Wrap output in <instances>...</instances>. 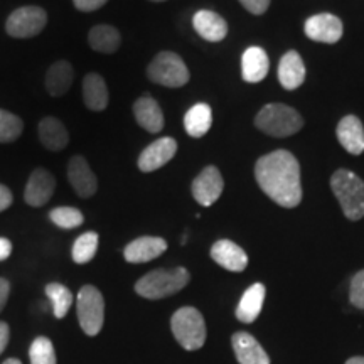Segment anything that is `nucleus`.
I'll return each instance as SVG.
<instances>
[{"instance_id": "nucleus-1", "label": "nucleus", "mask_w": 364, "mask_h": 364, "mask_svg": "<svg viewBox=\"0 0 364 364\" xmlns=\"http://www.w3.org/2000/svg\"><path fill=\"white\" fill-rule=\"evenodd\" d=\"M258 186L282 208H297L302 201L300 166L297 157L287 150H275L258 159L255 166Z\"/></svg>"}, {"instance_id": "nucleus-2", "label": "nucleus", "mask_w": 364, "mask_h": 364, "mask_svg": "<svg viewBox=\"0 0 364 364\" xmlns=\"http://www.w3.org/2000/svg\"><path fill=\"white\" fill-rule=\"evenodd\" d=\"M331 188L348 220L364 218V181L348 169L336 171L331 177Z\"/></svg>"}, {"instance_id": "nucleus-3", "label": "nucleus", "mask_w": 364, "mask_h": 364, "mask_svg": "<svg viewBox=\"0 0 364 364\" xmlns=\"http://www.w3.org/2000/svg\"><path fill=\"white\" fill-rule=\"evenodd\" d=\"M189 272L184 267L172 270H154L136 282L135 292L149 300L166 299L184 289L189 284Z\"/></svg>"}, {"instance_id": "nucleus-4", "label": "nucleus", "mask_w": 364, "mask_h": 364, "mask_svg": "<svg viewBox=\"0 0 364 364\" xmlns=\"http://www.w3.org/2000/svg\"><path fill=\"white\" fill-rule=\"evenodd\" d=\"M255 125L270 136H290L302 129L304 120L297 110L284 103H270L255 117Z\"/></svg>"}, {"instance_id": "nucleus-5", "label": "nucleus", "mask_w": 364, "mask_h": 364, "mask_svg": "<svg viewBox=\"0 0 364 364\" xmlns=\"http://www.w3.org/2000/svg\"><path fill=\"white\" fill-rule=\"evenodd\" d=\"M171 329L186 351H198L206 343V324L203 314L194 307H182L171 318Z\"/></svg>"}, {"instance_id": "nucleus-6", "label": "nucleus", "mask_w": 364, "mask_h": 364, "mask_svg": "<svg viewBox=\"0 0 364 364\" xmlns=\"http://www.w3.org/2000/svg\"><path fill=\"white\" fill-rule=\"evenodd\" d=\"M147 76L156 85L166 88H181L189 81V70L176 53L162 51L149 65Z\"/></svg>"}, {"instance_id": "nucleus-7", "label": "nucleus", "mask_w": 364, "mask_h": 364, "mask_svg": "<svg viewBox=\"0 0 364 364\" xmlns=\"http://www.w3.org/2000/svg\"><path fill=\"white\" fill-rule=\"evenodd\" d=\"M76 312L81 329L86 336H97L103 327L105 321V300L97 287L85 285L80 290L76 300Z\"/></svg>"}, {"instance_id": "nucleus-8", "label": "nucleus", "mask_w": 364, "mask_h": 364, "mask_svg": "<svg viewBox=\"0 0 364 364\" xmlns=\"http://www.w3.org/2000/svg\"><path fill=\"white\" fill-rule=\"evenodd\" d=\"M48 24V14L44 9L26 6L14 11L6 22L9 36L17 39H27L38 36Z\"/></svg>"}, {"instance_id": "nucleus-9", "label": "nucleus", "mask_w": 364, "mask_h": 364, "mask_svg": "<svg viewBox=\"0 0 364 364\" xmlns=\"http://www.w3.org/2000/svg\"><path fill=\"white\" fill-rule=\"evenodd\" d=\"M223 189H225V181L220 169L215 166H208L206 169H203L191 186L194 199L204 208L215 204L220 199Z\"/></svg>"}, {"instance_id": "nucleus-10", "label": "nucleus", "mask_w": 364, "mask_h": 364, "mask_svg": "<svg viewBox=\"0 0 364 364\" xmlns=\"http://www.w3.org/2000/svg\"><path fill=\"white\" fill-rule=\"evenodd\" d=\"M306 36L317 43L334 44L343 38V22L332 14H317L307 19Z\"/></svg>"}, {"instance_id": "nucleus-11", "label": "nucleus", "mask_w": 364, "mask_h": 364, "mask_svg": "<svg viewBox=\"0 0 364 364\" xmlns=\"http://www.w3.org/2000/svg\"><path fill=\"white\" fill-rule=\"evenodd\" d=\"M177 152V142L171 136H162L144 149L139 157V169L142 172H154L172 161Z\"/></svg>"}, {"instance_id": "nucleus-12", "label": "nucleus", "mask_w": 364, "mask_h": 364, "mask_svg": "<svg viewBox=\"0 0 364 364\" xmlns=\"http://www.w3.org/2000/svg\"><path fill=\"white\" fill-rule=\"evenodd\" d=\"M68 177L80 198H91L98 189V181L83 156H75L68 164Z\"/></svg>"}, {"instance_id": "nucleus-13", "label": "nucleus", "mask_w": 364, "mask_h": 364, "mask_svg": "<svg viewBox=\"0 0 364 364\" xmlns=\"http://www.w3.org/2000/svg\"><path fill=\"white\" fill-rule=\"evenodd\" d=\"M54 189H56V179L46 169H36L31 174L26 186V203L33 208L44 206L49 199L53 198Z\"/></svg>"}, {"instance_id": "nucleus-14", "label": "nucleus", "mask_w": 364, "mask_h": 364, "mask_svg": "<svg viewBox=\"0 0 364 364\" xmlns=\"http://www.w3.org/2000/svg\"><path fill=\"white\" fill-rule=\"evenodd\" d=\"M167 250V241L159 236H142L127 245L124 257L129 263H147L156 260Z\"/></svg>"}, {"instance_id": "nucleus-15", "label": "nucleus", "mask_w": 364, "mask_h": 364, "mask_svg": "<svg viewBox=\"0 0 364 364\" xmlns=\"http://www.w3.org/2000/svg\"><path fill=\"white\" fill-rule=\"evenodd\" d=\"M211 258L218 265L230 272H243L248 265L245 250L230 240H220L213 245Z\"/></svg>"}, {"instance_id": "nucleus-16", "label": "nucleus", "mask_w": 364, "mask_h": 364, "mask_svg": "<svg viewBox=\"0 0 364 364\" xmlns=\"http://www.w3.org/2000/svg\"><path fill=\"white\" fill-rule=\"evenodd\" d=\"M235 349V356L240 364H270L265 349L248 332H236L231 339Z\"/></svg>"}, {"instance_id": "nucleus-17", "label": "nucleus", "mask_w": 364, "mask_h": 364, "mask_svg": "<svg viewBox=\"0 0 364 364\" xmlns=\"http://www.w3.org/2000/svg\"><path fill=\"white\" fill-rule=\"evenodd\" d=\"M193 26L196 33L209 43H220L226 38L228 24L220 14L213 11H199L194 14Z\"/></svg>"}, {"instance_id": "nucleus-18", "label": "nucleus", "mask_w": 364, "mask_h": 364, "mask_svg": "<svg viewBox=\"0 0 364 364\" xmlns=\"http://www.w3.org/2000/svg\"><path fill=\"white\" fill-rule=\"evenodd\" d=\"M336 135L349 154L359 156L364 152V127L358 117H344L336 129Z\"/></svg>"}, {"instance_id": "nucleus-19", "label": "nucleus", "mask_w": 364, "mask_h": 364, "mask_svg": "<svg viewBox=\"0 0 364 364\" xmlns=\"http://www.w3.org/2000/svg\"><path fill=\"white\" fill-rule=\"evenodd\" d=\"M268 68H270V63H268L265 49L258 48V46L248 48L241 56V75L247 83H260L265 80Z\"/></svg>"}, {"instance_id": "nucleus-20", "label": "nucleus", "mask_w": 364, "mask_h": 364, "mask_svg": "<svg viewBox=\"0 0 364 364\" xmlns=\"http://www.w3.org/2000/svg\"><path fill=\"white\" fill-rule=\"evenodd\" d=\"M279 81L285 90H297L306 81V66L297 51H289L280 59Z\"/></svg>"}, {"instance_id": "nucleus-21", "label": "nucleus", "mask_w": 364, "mask_h": 364, "mask_svg": "<svg viewBox=\"0 0 364 364\" xmlns=\"http://www.w3.org/2000/svg\"><path fill=\"white\" fill-rule=\"evenodd\" d=\"M134 115L136 124L150 134H157L164 129V115L161 107L154 98L142 97L134 103Z\"/></svg>"}, {"instance_id": "nucleus-22", "label": "nucleus", "mask_w": 364, "mask_h": 364, "mask_svg": "<svg viewBox=\"0 0 364 364\" xmlns=\"http://www.w3.org/2000/svg\"><path fill=\"white\" fill-rule=\"evenodd\" d=\"M38 132L44 147L48 150H53V152L63 150L68 145V142H70V135H68L66 127L54 117L43 118L39 122Z\"/></svg>"}, {"instance_id": "nucleus-23", "label": "nucleus", "mask_w": 364, "mask_h": 364, "mask_svg": "<svg viewBox=\"0 0 364 364\" xmlns=\"http://www.w3.org/2000/svg\"><path fill=\"white\" fill-rule=\"evenodd\" d=\"M263 300H265V287L262 284H255L250 287L241 297L238 309H236V318L245 324H252L260 316Z\"/></svg>"}, {"instance_id": "nucleus-24", "label": "nucleus", "mask_w": 364, "mask_h": 364, "mask_svg": "<svg viewBox=\"0 0 364 364\" xmlns=\"http://www.w3.org/2000/svg\"><path fill=\"white\" fill-rule=\"evenodd\" d=\"M83 100L85 105L93 112H102L108 107V88L107 83L98 73H90L83 81Z\"/></svg>"}, {"instance_id": "nucleus-25", "label": "nucleus", "mask_w": 364, "mask_h": 364, "mask_svg": "<svg viewBox=\"0 0 364 364\" xmlns=\"http://www.w3.org/2000/svg\"><path fill=\"white\" fill-rule=\"evenodd\" d=\"M75 80V71L68 61H58L49 68L46 75V88L53 97H63L71 88Z\"/></svg>"}, {"instance_id": "nucleus-26", "label": "nucleus", "mask_w": 364, "mask_h": 364, "mask_svg": "<svg viewBox=\"0 0 364 364\" xmlns=\"http://www.w3.org/2000/svg\"><path fill=\"white\" fill-rule=\"evenodd\" d=\"M88 43L93 51L102 54H113L120 48L122 36L113 26L100 24L90 31Z\"/></svg>"}, {"instance_id": "nucleus-27", "label": "nucleus", "mask_w": 364, "mask_h": 364, "mask_svg": "<svg viewBox=\"0 0 364 364\" xmlns=\"http://www.w3.org/2000/svg\"><path fill=\"white\" fill-rule=\"evenodd\" d=\"M213 124V110L206 103L194 105L184 117L186 132L194 139H201L209 132Z\"/></svg>"}, {"instance_id": "nucleus-28", "label": "nucleus", "mask_w": 364, "mask_h": 364, "mask_svg": "<svg viewBox=\"0 0 364 364\" xmlns=\"http://www.w3.org/2000/svg\"><path fill=\"white\" fill-rule=\"evenodd\" d=\"M46 295L51 300L53 312L58 318H63L73 306V294L68 287L61 284H49L46 287Z\"/></svg>"}, {"instance_id": "nucleus-29", "label": "nucleus", "mask_w": 364, "mask_h": 364, "mask_svg": "<svg viewBox=\"0 0 364 364\" xmlns=\"http://www.w3.org/2000/svg\"><path fill=\"white\" fill-rule=\"evenodd\" d=\"M98 250V235L93 233V231H88V233H83L78 240L73 245V260L80 265H85V263L91 262L97 255Z\"/></svg>"}, {"instance_id": "nucleus-30", "label": "nucleus", "mask_w": 364, "mask_h": 364, "mask_svg": "<svg viewBox=\"0 0 364 364\" xmlns=\"http://www.w3.org/2000/svg\"><path fill=\"white\" fill-rule=\"evenodd\" d=\"M22 129H24V124L19 117L11 112L0 110V144L14 142L19 139Z\"/></svg>"}, {"instance_id": "nucleus-31", "label": "nucleus", "mask_w": 364, "mask_h": 364, "mask_svg": "<svg viewBox=\"0 0 364 364\" xmlns=\"http://www.w3.org/2000/svg\"><path fill=\"white\" fill-rule=\"evenodd\" d=\"M49 218H51L54 225L63 228V230H73V228H78L83 225V220H85L80 209L68 208V206L53 209V211L49 213Z\"/></svg>"}, {"instance_id": "nucleus-32", "label": "nucleus", "mask_w": 364, "mask_h": 364, "mask_svg": "<svg viewBox=\"0 0 364 364\" xmlns=\"http://www.w3.org/2000/svg\"><path fill=\"white\" fill-rule=\"evenodd\" d=\"M31 364H56L54 346L48 338H38L31 344L29 349Z\"/></svg>"}, {"instance_id": "nucleus-33", "label": "nucleus", "mask_w": 364, "mask_h": 364, "mask_svg": "<svg viewBox=\"0 0 364 364\" xmlns=\"http://www.w3.org/2000/svg\"><path fill=\"white\" fill-rule=\"evenodd\" d=\"M349 300L354 307L364 309V270L358 272L351 280V290H349Z\"/></svg>"}, {"instance_id": "nucleus-34", "label": "nucleus", "mask_w": 364, "mask_h": 364, "mask_svg": "<svg viewBox=\"0 0 364 364\" xmlns=\"http://www.w3.org/2000/svg\"><path fill=\"white\" fill-rule=\"evenodd\" d=\"M240 4L255 16H262L270 7V0H240Z\"/></svg>"}, {"instance_id": "nucleus-35", "label": "nucleus", "mask_w": 364, "mask_h": 364, "mask_svg": "<svg viewBox=\"0 0 364 364\" xmlns=\"http://www.w3.org/2000/svg\"><path fill=\"white\" fill-rule=\"evenodd\" d=\"M108 0H73L75 7L78 9L81 12H93L102 9Z\"/></svg>"}, {"instance_id": "nucleus-36", "label": "nucleus", "mask_w": 364, "mask_h": 364, "mask_svg": "<svg viewBox=\"0 0 364 364\" xmlns=\"http://www.w3.org/2000/svg\"><path fill=\"white\" fill-rule=\"evenodd\" d=\"M12 201L14 198H12L11 189H9L7 186L0 184V213L6 211V209L12 204Z\"/></svg>"}, {"instance_id": "nucleus-37", "label": "nucleus", "mask_w": 364, "mask_h": 364, "mask_svg": "<svg viewBox=\"0 0 364 364\" xmlns=\"http://www.w3.org/2000/svg\"><path fill=\"white\" fill-rule=\"evenodd\" d=\"M9 294H11V284H9L6 279L0 277V312H2L4 307H6Z\"/></svg>"}, {"instance_id": "nucleus-38", "label": "nucleus", "mask_w": 364, "mask_h": 364, "mask_svg": "<svg viewBox=\"0 0 364 364\" xmlns=\"http://www.w3.org/2000/svg\"><path fill=\"white\" fill-rule=\"evenodd\" d=\"M9 336H11V329L6 322H0V354L6 351L9 344Z\"/></svg>"}, {"instance_id": "nucleus-39", "label": "nucleus", "mask_w": 364, "mask_h": 364, "mask_svg": "<svg viewBox=\"0 0 364 364\" xmlns=\"http://www.w3.org/2000/svg\"><path fill=\"white\" fill-rule=\"evenodd\" d=\"M12 253V243L7 238H0V262L7 260Z\"/></svg>"}, {"instance_id": "nucleus-40", "label": "nucleus", "mask_w": 364, "mask_h": 364, "mask_svg": "<svg viewBox=\"0 0 364 364\" xmlns=\"http://www.w3.org/2000/svg\"><path fill=\"white\" fill-rule=\"evenodd\" d=\"M346 364H364V358H351Z\"/></svg>"}, {"instance_id": "nucleus-41", "label": "nucleus", "mask_w": 364, "mask_h": 364, "mask_svg": "<svg viewBox=\"0 0 364 364\" xmlns=\"http://www.w3.org/2000/svg\"><path fill=\"white\" fill-rule=\"evenodd\" d=\"M4 364H22L19 359H7V361H4Z\"/></svg>"}, {"instance_id": "nucleus-42", "label": "nucleus", "mask_w": 364, "mask_h": 364, "mask_svg": "<svg viewBox=\"0 0 364 364\" xmlns=\"http://www.w3.org/2000/svg\"><path fill=\"white\" fill-rule=\"evenodd\" d=\"M152 2H164V0H152Z\"/></svg>"}]
</instances>
